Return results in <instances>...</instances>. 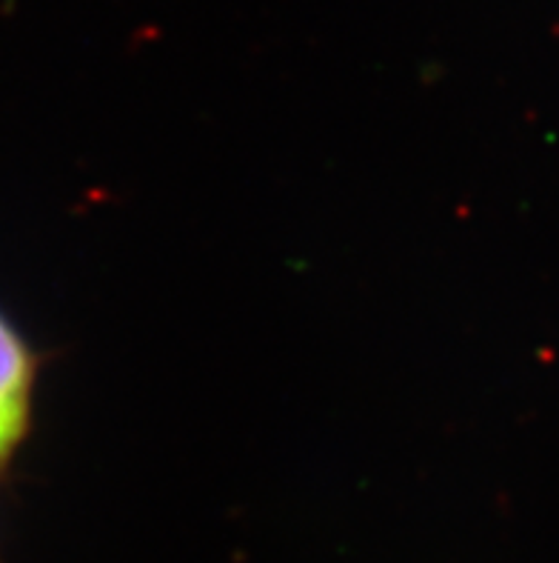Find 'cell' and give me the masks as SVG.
Masks as SVG:
<instances>
[{"label": "cell", "instance_id": "cell-2", "mask_svg": "<svg viewBox=\"0 0 559 563\" xmlns=\"http://www.w3.org/2000/svg\"><path fill=\"white\" fill-rule=\"evenodd\" d=\"M0 563H3V561H0Z\"/></svg>", "mask_w": 559, "mask_h": 563}, {"label": "cell", "instance_id": "cell-1", "mask_svg": "<svg viewBox=\"0 0 559 563\" xmlns=\"http://www.w3.org/2000/svg\"><path fill=\"white\" fill-rule=\"evenodd\" d=\"M37 369L41 361L32 343L7 312H0V475L32 432Z\"/></svg>", "mask_w": 559, "mask_h": 563}]
</instances>
